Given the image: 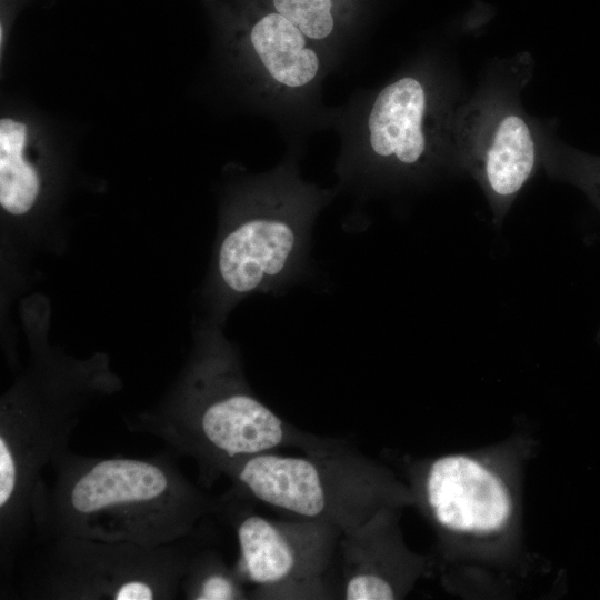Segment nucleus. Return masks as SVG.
Returning <instances> with one entry per match:
<instances>
[{"label": "nucleus", "mask_w": 600, "mask_h": 600, "mask_svg": "<svg viewBox=\"0 0 600 600\" xmlns=\"http://www.w3.org/2000/svg\"><path fill=\"white\" fill-rule=\"evenodd\" d=\"M238 574L262 599H330L329 572L341 531L312 520L243 513L236 522Z\"/></svg>", "instance_id": "5"}, {"label": "nucleus", "mask_w": 600, "mask_h": 600, "mask_svg": "<svg viewBox=\"0 0 600 600\" xmlns=\"http://www.w3.org/2000/svg\"><path fill=\"white\" fill-rule=\"evenodd\" d=\"M429 102L418 77L403 76L384 86L364 117L359 168L387 180L414 178L428 170L432 162Z\"/></svg>", "instance_id": "6"}, {"label": "nucleus", "mask_w": 600, "mask_h": 600, "mask_svg": "<svg viewBox=\"0 0 600 600\" xmlns=\"http://www.w3.org/2000/svg\"><path fill=\"white\" fill-rule=\"evenodd\" d=\"M240 49L272 93H307L322 74L318 44L273 9L252 21Z\"/></svg>", "instance_id": "8"}, {"label": "nucleus", "mask_w": 600, "mask_h": 600, "mask_svg": "<svg viewBox=\"0 0 600 600\" xmlns=\"http://www.w3.org/2000/svg\"><path fill=\"white\" fill-rule=\"evenodd\" d=\"M154 593L151 587L143 581H128L114 592L116 600H151Z\"/></svg>", "instance_id": "16"}, {"label": "nucleus", "mask_w": 600, "mask_h": 600, "mask_svg": "<svg viewBox=\"0 0 600 600\" xmlns=\"http://www.w3.org/2000/svg\"><path fill=\"white\" fill-rule=\"evenodd\" d=\"M599 338H600V332H599Z\"/></svg>", "instance_id": "17"}, {"label": "nucleus", "mask_w": 600, "mask_h": 600, "mask_svg": "<svg viewBox=\"0 0 600 600\" xmlns=\"http://www.w3.org/2000/svg\"><path fill=\"white\" fill-rule=\"evenodd\" d=\"M17 468L11 449L3 436L0 437V506L3 508L16 488Z\"/></svg>", "instance_id": "15"}, {"label": "nucleus", "mask_w": 600, "mask_h": 600, "mask_svg": "<svg viewBox=\"0 0 600 600\" xmlns=\"http://www.w3.org/2000/svg\"><path fill=\"white\" fill-rule=\"evenodd\" d=\"M523 444L406 462L412 507L437 534L442 568L459 556L494 561L518 550Z\"/></svg>", "instance_id": "1"}, {"label": "nucleus", "mask_w": 600, "mask_h": 600, "mask_svg": "<svg viewBox=\"0 0 600 600\" xmlns=\"http://www.w3.org/2000/svg\"><path fill=\"white\" fill-rule=\"evenodd\" d=\"M560 174L579 187L600 210V157L580 152L567 154Z\"/></svg>", "instance_id": "13"}, {"label": "nucleus", "mask_w": 600, "mask_h": 600, "mask_svg": "<svg viewBox=\"0 0 600 600\" xmlns=\"http://www.w3.org/2000/svg\"><path fill=\"white\" fill-rule=\"evenodd\" d=\"M489 129L472 157L471 169L489 197L493 223L499 226L532 177L538 153L531 129L519 113L502 112Z\"/></svg>", "instance_id": "9"}, {"label": "nucleus", "mask_w": 600, "mask_h": 600, "mask_svg": "<svg viewBox=\"0 0 600 600\" xmlns=\"http://www.w3.org/2000/svg\"><path fill=\"white\" fill-rule=\"evenodd\" d=\"M169 481L156 464L131 459L98 462L72 486L70 503L80 516L127 511L160 501Z\"/></svg>", "instance_id": "10"}, {"label": "nucleus", "mask_w": 600, "mask_h": 600, "mask_svg": "<svg viewBox=\"0 0 600 600\" xmlns=\"http://www.w3.org/2000/svg\"><path fill=\"white\" fill-rule=\"evenodd\" d=\"M31 129L16 117L0 120V204L13 216L27 213L41 188L39 171L31 160Z\"/></svg>", "instance_id": "11"}, {"label": "nucleus", "mask_w": 600, "mask_h": 600, "mask_svg": "<svg viewBox=\"0 0 600 600\" xmlns=\"http://www.w3.org/2000/svg\"><path fill=\"white\" fill-rule=\"evenodd\" d=\"M401 511L402 508H384L341 533L337 560L342 599H403L426 573L428 558L410 550L403 540Z\"/></svg>", "instance_id": "7"}, {"label": "nucleus", "mask_w": 600, "mask_h": 600, "mask_svg": "<svg viewBox=\"0 0 600 600\" xmlns=\"http://www.w3.org/2000/svg\"><path fill=\"white\" fill-rule=\"evenodd\" d=\"M227 471L260 503L292 519L331 524L341 532L384 508L413 504L408 484L392 471L330 438L300 456L264 452Z\"/></svg>", "instance_id": "2"}, {"label": "nucleus", "mask_w": 600, "mask_h": 600, "mask_svg": "<svg viewBox=\"0 0 600 600\" xmlns=\"http://www.w3.org/2000/svg\"><path fill=\"white\" fill-rule=\"evenodd\" d=\"M227 351H216L201 369L192 430L198 449L224 470L281 448L301 451L323 438L301 431L258 399L238 374Z\"/></svg>", "instance_id": "4"}, {"label": "nucleus", "mask_w": 600, "mask_h": 600, "mask_svg": "<svg viewBox=\"0 0 600 600\" xmlns=\"http://www.w3.org/2000/svg\"><path fill=\"white\" fill-rule=\"evenodd\" d=\"M276 10L316 44L336 40L347 13L344 0H270Z\"/></svg>", "instance_id": "12"}, {"label": "nucleus", "mask_w": 600, "mask_h": 600, "mask_svg": "<svg viewBox=\"0 0 600 600\" xmlns=\"http://www.w3.org/2000/svg\"><path fill=\"white\" fill-rule=\"evenodd\" d=\"M241 577L231 574L221 566L209 570L198 582L194 599L198 600H231L243 596L240 584Z\"/></svg>", "instance_id": "14"}, {"label": "nucleus", "mask_w": 600, "mask_h": 600, "mask_svg": "<svg viewBox=\"0 0 600 600\" xmlns=\"http://www.w3.org/2000/svg\"><path fill=\"white\" fill-rule=\"evenodd\" d=\"M329 197L290 166L263 179L220 241L217 271L224 289L236 296L273 292L297 279L313 220Z\"/></svg>", "instance_id": "3"}]
</instances>
